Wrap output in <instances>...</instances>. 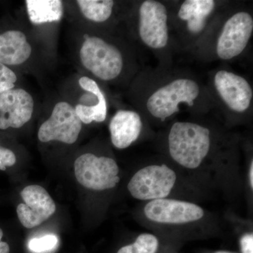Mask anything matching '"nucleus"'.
I'll return each instance as SVG.
<instances>
[{"mask_svg": "<svg viewBox=\"0 0 253 253\" xmlns=\"http://www.w3.org/2000/svg\"><path fill=\"white\" fill-rule=\"evenodd\" d=\"M171 157L183 167H199L211 149V131L206 126L190 122L172 125L168 136Z\"/></svg>", "mask_w": 253, "mask_h": 253, "instance_id": "f257e3e1", "label": "nucleus"}, {"mask_svg": "<svg viewBox=\"0 0 253 253\" xmlns=\"http://www.w3.org/2000/svg\"><path fill=\"white\" fill-rule=\"evenodd\" d=\"M79 59L82 66L101 81H114L124 69L125 59L121 50L97 36L84 35Z\"/></svg>", "mask_w": 253, "mask_h": 253, "instance_id": "f03ea898", "label": "nucleus"}, {"mask_svg": "<svg viewBox=\"0 0 253 253\" xmlns=\"http://www.w3.org/2000/svg\"><path fill=\"white\" fill-rule=\"evenodd\" d=\"M201 94V86L194 80L176 78L153 91L146 100V110L153 117L164 121L179 112L180 105L194 106Z\"/></svg>", "mask_w": 253, "mask_h": 253, "instance_id": "7ed1b4c3", "label": "nucleus"}, {"mask_svg": "<svg viewBox=\"0 0 253 253\" xmlns=\"http://www.w3.org/2000/svg\"><path fill=\"white\" fill-rule=\"evenodd\" d=\"M75 175L86 189L103 191L112 189L119 182V168L111 158L92 154L81 155L74 163Z\"/></svg>", "mask_w": 253, "mask_h": 253, "instance_id": "20e7f679", "label": "nucleus"}, {"mask_svg": "<svg viewBox=\"0 0 253 253\" xmlns=\"http://www.w3.org/2000/svg\"><path fill=\"white\" fill-rule=\"evenodd\" d=\"M82 126L74 106L67 101H59L53 108L49 118L40 126L38 139L43 143L56 141L73 144L78 140Z\"/></svg>", "mask_w": 253, "mask_h": 253, "instance_id": "39448f33", "label": "nucleus"}, {"mask_svg": "<svg viewBox=\"0 0 253 253\" xmlns=\"http://www.w3.org/2000/svg\"><path fill=\"white\" fill-rule=\"evenodd\" d=\"M253 33V18L247 11H239L226 20L218 37L216 54L224 61L235 59L247 47Z\"/></svg>", "mask_w": 253, "mask_h": 253, "instance_id": "423d86ee", "label": "nucleus"}, {"mask_svg": "<svg viewBox=\"0 0 253 253\" xmlns=\"http://www.w3.org/2000/svg\"><path fill=\"white\" fill-rule=\"evenodd\" d=\"M176 178L175 172L165 165L147 166L132 176L127 188L136 199H164L170 193Z\"/></svg>", "mask_w": 253, "mask_h": 253, "instance_id": "0eeeda50", "label": "nucleus"}, {"mask_svg": "<svg viewBox=\"0 0 253 253\" xmlns=\"http://www.w3.org/2000/svg\"><path fill=\"white\" fill-rule=\"evenodd\" d=\"M167 8L161 1L146 0L139 9L138 32L141 42L151 49L159 50L169 42Z\"/></svg>", "mask_w": 253, "mask_h": 253, "instance_id": "6e6552de", "label": "nucleus"}, {"mask_svg": "<svg viewBox=\"0 0 253 253\" xmlns=\"http://www.w3.org/2000/svg\"><path fill=\"white\" fill-rule=\"evenodd\" d=\"M213 81L217 94L228 109L236 113L249 111L253 91L246 78L231 71L220 70L214 75Z\"/></svg>", "mask_w": 253, "mask_h": 253, "instance_id": "1a4fd4ad", "label": "nucleus"}, {"mask_svg": "<svg viewBox=\"0 0 253 253\" xmlns=\"http://www.w3.org/2000/svg\"><path fill=\"white\" fill-rule=\"evenodd\" d=\"M21 196L24 204L18 205L16 212L18 219L27 229L41 225L56 212L54 201L42 186H26Z\"/></svg>", "mask_w": 253, "mask_h": 253, "instance_id": "9d476101", "label": "nucleus"}, {"mask_svg": "<svg viewBox=\"0 0 253 253\" xmlns=\"http://www.w3.org/2000/svg\"><path fill=\"white\" fill-rule=\"evenodd\" d=\"M35 109L32 95L23 88L0 94V129L22 127L31 121Z\"/></svg>", "mask_w": 253, "mask_h": 253, "instance_id": "9b49d317", "label": "nucleus"}, {"mask_svg": "<svg viewBox=\"0 0 253 253\" xmlns=\"http://www.w3.org/2000/svg\"><path fill=\"white\" fill-rule=\"evenodd\" d=\"M145 215L156 222L183 224L197 221L204 215V211L197 205L169 199L151 201L144 208Z\"/></svg>", "mask_w": 253, "mask_h": 253, "instance_id": "f8f14e48", "label": "nucleus"}, {"mask_svg": "<svg viewBox=\"0 0 253 253\" xmlns=\"http://www.w3.org/2000/svg\"><path fill=\"white\" fill-rule=\"evenodd\" d=\"M78 84L86 93L82 96L81 102L74 106L82 123L89 125L104 122L107 117L108 104L99 84L87 76L80 78Z\"/></svg>", "mask_w": 253, "mask_h": 253, "instance_id": "ddd939ff", "label": "nucleus"}, {"mask_svg": "<svg viewBox=\"0 0 253 253\" xmlns=\"http://www.w3.org/2000/svg\"><path fill=\"white\" fill-rule=\"evenodd\" d=\"M143 123L140 115L131 110H119L109 124L111 141L115 147H129L140 135Z\"/></svg>", "mask_w": 253, "mask_h": 253, "instance_id": "4468645a", "label": "nucleus"}, {"mask_svg": "<svg viewBox=\"0 0 253 253\" xmlns=\"http://www.w3.org/2000/svg\"><path fill=\"white\" fill-rule=\"evenodd\" d=\"M32 46L27 36L19 30H8L0 33V63L8 66H20L31 56Z\"/></svg>", "mask_w": 253, "mask_h": 253, "instance_id": "2eb2a0df", "label": "nucleus"}, {"mask_svg": "<svg viewBox=\"0 0 253 253\" xmlns=\"http://www.w3.org/2000/svg\"><path fill=\"white\" fill-rule=\"evenodd\" d=\"M216 5V1L213 0H186L181 4L177 16L185 22L191 34L199 35L207 26Z\"/></svg>", "mask_w": 253, "mask_h": 253, "instance_id": "dca6fc26", "label": "nucleus"}, {"mask_svg": "<svg viewBox=\"0 0 253 253\" xmlns=\"http://www.w3.org/2000/svg\"><path fill=\"white\" fill-rule=\"evenodd\" d=\"M25 4L30 21L35 25L59 22L64 13L61 0H26Z\"/></svg>", "mask_w": 253, "mask_h": 253, "instance_id": "f3484780", "label": "nucleus"}, {"mask_svg": "<svg viewBox=\"0 0 253 253\" xmlns=\"http://www.w3.org/2000/svg\"><path fill=\"white\" fill-rule=\"evenodd\" d=\"M76 3L83 17L94 23L109 21L116 5L112 0H78Z\"/></svg>", "mask_w": 253, "mask_h": 253, "instance_id": "a211bd4d", "label": "nucleus"}, {"mask_svg": "<svg viewBox=\"0 0 253 253\" xmlns=\"http://www.w3.org/2000/svg\"><path fill=\"white\" fill-rule=\"evenodd\" d=\"M158 241L154 236L149 234H141L135 242L120 249L118 253H156Z\"/></svg>", "mask_w": 253, "mask_h": 253, "instance_id": "6ab92c4d", "label": "nucleus"}, {"mask_svg": "<svg viewBox=\"0 0 253 253\" xmlns=\"http://www.w3.org/2000/svg\"><path fill=\"white\" fill-rule=\"evenodd\" d=\"M58 242L59 240L56 236H44L39 239H31L28 244V248L33 253H44L54 249Z\"/></svg>", "mask_w": 253, "mask_h": 253, "instance_id": "aec40b11", "label": "nucleus"}, {"mask_svg": "<svg viewBox=\"0 0 253 253\" xmlns=\"http://www.w3.org/2000/svg\"><path fill=\"white\" fill-rule=\"evenodd\" d=\"M18 77L11 68L0 63V94L16 87Z\"/></svg>", "mask_w": 253, "mask_h": 253, "instance_id": "412c9836", "label": "nucleus"}, {"mask_svg": "<svg viewBox=\"0 0 253 253\" xmlns=\"http://www.w3.org/2000/svg\"><path fill=\"white\" fill-rule=\"evenodd\" d=\"M16 163V155L11 150L0 146V170L5 171L6 168L12 167Z\"/></svg>", "mask_w": 253, "mask_h": 253, "instance_id": "4be33fe9", "label": "nucleus"}, {"mask_svg": "<svg viewBox=\"0 0 253 253\" xmlns=\"http://www.w3.org/2000/svg\"><path fill=\"white\" fill-rule=\"evenodd\" d=\"M241 250L243 253H253V235L248 234L241 240Z\"/></svg>", "mask_w": 253, "mask_h": 253, "instance_id": "5701e85b", "label": "nucleus"}, {"mask_svg": "<svg viewBox=\"0 0 253 253\" xmlns=\"http://www.w3.org/2000/svg\"><path fill=\"white\" fill-rule=\"evenodd\" d=\"M4 233H3L2 229L0 228V253H9L10 247L7 243L1 241Z\"/></svg>", "mask_w": 253, "mask_h": 253, "instance_id": "b1692460", "label": "nucleus"}, {"mask_svg": "<svg viewBox=\"0 0 253 253\" xmlns=\"http://www.w3.org/2000/svg\"><path fill=\"white\" fill-rule=\"evenodd\" d=\"M253 162H251V168H250V182L251 187L253 188Z\"/></svg>", "mask_w": 253, "mask_h": 253, "instance_id": "393cba45", "label": "nucleus"}, {"mask_svg": "<svg viewBox=\"0 0 253 253\" xmlns=\"http://www.w3.org/2000/svg\"><path fill=\"white\" fill-rule=\"evenodd\" d=\"M231 253L224 252V251H220V252H217V253Z\"/></svg>", "mask_w": 253, "mask_h": 253, "instance_id": "a878e982", "label": "nucleus"}]
</instances>
